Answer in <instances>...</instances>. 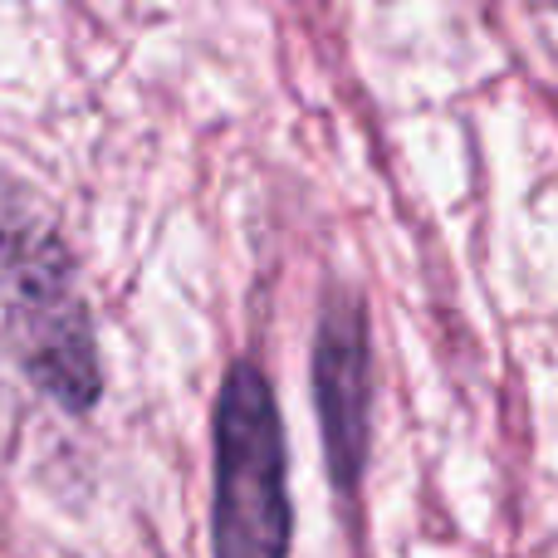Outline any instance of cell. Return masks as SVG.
<instances>
[{
  "label": "cell",
  "mask_w": 558,
  "mask_h": 558,
  "mask_svg": "<svg viewBox=\"0 0 558 558\" xmlns=\"http://www.w3.org/2000/svg\"><path fill=\"white\" fill-rule=\"evenodd\" d=\"M289 461L275 387L251 357L226 367L216 397V558H289Z\"/></svg>",
  "instance_id": "cell-1"
},
{
  "label": "cell",
  "mask_w": 558,
  "mask_h": 558,
  "mask_svg": "<svg viewBox=\"0 0 558 558\" xmlns=\"http://www.w3.org/2000/svg\"><path fill=\"white\" fill-rule=\"evenodd\" d=\"M0 270H5L20 367L64 412H88L104 392V367L64 245L49 231L0 226Z\"/></svg>",
  "instance_id": "cell-2"
},
{
  "label": "cell",
  "mask_w": 558,
  "mask_h": 558,
  "mask_svg": "<svg viewBox=\"0 0 558 558\" xmlns=\"http://www.w3.org/2000/svg\"><path fill=\"white\" fill-rule=\"evenodd\" d=\"M314 402L324 456L338 490H353L367 461V412H373V353L357 294L338 289L324 304L314 338Z\"/></svg>",
  "instance_id": "cell-3"
}]
</instances>
